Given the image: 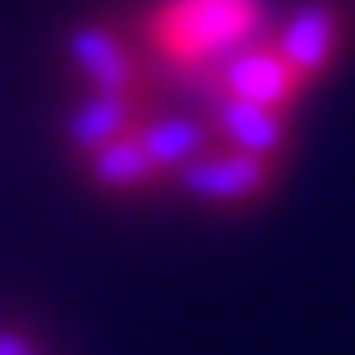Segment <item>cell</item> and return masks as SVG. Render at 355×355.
I'll use <instances>...</instances> for the list:
<instances>
[{
  "mask_svg": "<svg viewBox=\"0 0 355 355\" xmlns=\"http://www.w3.org/2000/svg\"><path fill=\"white\" fill-rule=\"evenodd\" d=\"M272 25L266 0H158L144 10V44L163 69L193 84L242 44L266 40Z\"/></svg>",
  "mask_w": 355,
  "mask_h": 355,
  "instance_id": "6da1fadb",
  "label": "cell"
},
{
  "mask_svg": "<svg viewBox=\"0 0 355 355\" xmlns=\"http://www.w3.org/2000/svg\"><path fill=\"white\" fill-rule=\"evenodd\" d=\"M193 89L202 99H217V94H227V99H247V104H261V109H291L301 94H306V79L272 50V35L266 40H252L242 44L237 55H227L217 69H207L202 79H193Z\"/></svg>",
  "mask_w": 355,
  "mask_h": 355,
  "instance_id": "7a4b0ae2",
  "label": "cell"
},
{
  "mask_svg": "<svg viewBox=\"0 0 355 355\" xmlns=\"http://www.w3.org/2000/svg\"><path fill=\"white\" fill-rule=\"evenodd\" d=\"M277 178H282L277 158H257V153H237V148H207L188 168H178L168 183L178 193H188L193 202H207V207H247V202H261L272 193Z\"/></svg>",
  "mask_w": 355,
  "mask_h": 355,
  "instance_id": "3957f363",
  "label": "cell"
},
{
  "mask_svg": "<svg viewBox=\"0 0 355 355\" xmlns=\"http://www.w3.org/2000/svg\"><path fill=\"white\" fill-rule=\"evenodd\" d=\"M350 25H355V10L340 6V0H306V6H296L291 15H282L272 25V50L306 84H316L336 64V55L345 50Z\"/></svg>",
  "mask_w": 355,
  "mask_h": 355,
  "instance_id": "277c9868",
  "label": "cell"
},
{
  "mask_svg": "<svg viewBox=\"0 0 355 355\" xmlns=\"http://www.w3.org/2000/svg\"><path fill=\"white\" fill-rule=\"evenodd\" d=\"M64 60L89 89H104V94H144V89H153L144 55L104 20H79L64 35Z\"/></svg>",
  "mask_w": 355,
  "mask_h": 355,
  "instance_id": "5b68a950",
  "label": "cell"
},
{
  "mask_svg": "<svg viewBox=\"0 0 355 355\" xmlns=\"http://www.w3.org/2000/svg\"><path fill=\"white\" fill-rule=\"evenodd\" d=\"M148 114H153V89H144V94H104V89H89L64 119V144H69V153L89 158L94 148L133 133Z\"/></svg>",
  "mask_w": 355,
  "mask_h": 355,
  "instance_id": "8992f818",
  "label": "cell"
},
{
  "mask_svg": "<svg viewBox=\"0 0 355 355\" xmlns=\"http://www.w3.org/2000/svg\"><path fill=\"white\" fill-rule=\"evenodd\" d=\"M207 123H212V133H217L222 148L257 153V158H277V163H282L286 139H291V119L282 109H261V104L227 99V94L207 99Z\"/></svg>",
  "mask_w": 355,
  "mask_h": 355,
  "instance_id": "52a82bcc",
  "label": "cell"
},
{
  "mask_svg": "<svg viewBox=\"0 0 355 355\" xmlns=\"http://www.w3.org/2000/svg\"><path fill=\"white\" fill-rule=\"evenodd\" d=\"M139 148L153 158V168L163 178H173L178 168H188L193 158H202L207 148H217V133L207 119H193V114H148L139 128H133Z\"/></svg>",
  "mask_w": 355,
  "mask_h": 355,
  "instance_id": "ba28073f",
  "label": "cell"
},
{
  "mask_svg": "<svg viewBox=\"0 0 355 355\" xmlns=\"http://www.w3.org/2000/svg\"><path fill=\"white\" fill-rule=\"evenodd\" d=\"M84 173H89V183L104 188V193H153V188L168 183V178L153 168V158L139 148L133 133H123V139L94 148V153L84 158Z\"/></svg>",
  "mask_w": 355,
  "mask_h": 355,
  "instance_id": "9c48e42d",
  "label": "cell"
},
{
  "mask_svg": "<svg viewBox=\"0 0 355 355\" xmlns=\"http://www.w3.org/2000/svg\"><path fill=\"white\" fill-rule=\"evenodd\" d=\"M0 355H44V350H40V340H35V336H25V331H15V326H6V331H0Z\"/></svg>",
  "mask_w": 355,
  "mask_h": 355,
  "instance_id": "30bf717a",
  "label": "cell"
}]
</instances>
